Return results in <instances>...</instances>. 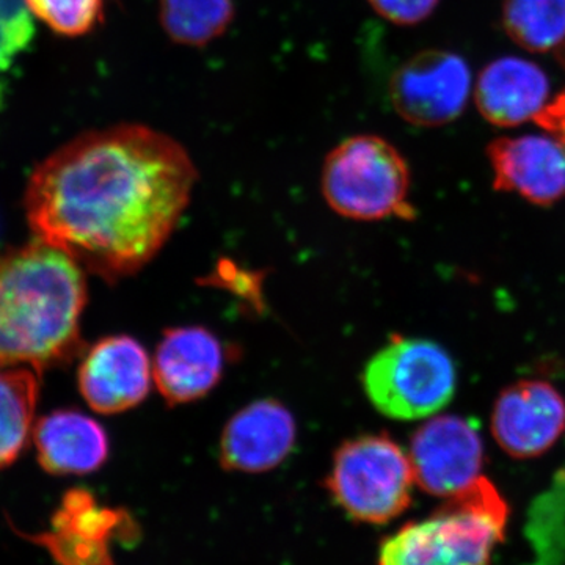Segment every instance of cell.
<instances>
[{
    "label": "cell",
    "instance_id": "obj_20",
    "mask_svg": "<svg viewBox=\"0 0 565 565\" xmlns=\"http://www.w3.org/2000/svg\"><path fill=\"white\" fill-rule=\"evenodd\" d=\"M35 35L24 0H0V71L9 68Z\"/></svg>",
    "mask_w": 565,
    "mask_h": 565
},
{
    "label": "cell",
    "instance_id": "obj_10",
    "mask_svg": "<svg viewBox=\"0 0 565 565\" xmlns=\"http://www.w3.org/2000/svg\"><path fill=\"white\" fill-rule=\"evenodd\" d=\"M493 184L539 206L565 196V141L555 134L500 137L489 147Z\"/></svg>",
    "mask_w": 565,
    "mask_h": 565
},
{
    "label": "cell",
    "instance_id": "obj_3",
    "mask_svg": "<svg viewBox=\"0 0 565 565\" xmlns=\"http://www.w3.org/2000/svg\"><path fill=\"white\" fill-rule=\"evenodd\" d=\"M508 519L504 498L482 476L435 514L388 535L377 565H490Z\"/></svg>",
    "mask_w": 565,
    "mask_h": 565
},
{
    "label": "cell",
    "instance_id": "obj_19",
    "mask_svg": "<svg viewBox=\"0 0 565 565\" xmlns=\"http://www.w3.org/2000/svg\"><path fill=\"white\" fill-rule=\"evenodd\" d=\"M31 13L52 31L81 36L102 24L104 0H24Z\"/></svg>",
    "mask_w": 565,
    "mask_h": 565
},
{
    "label": "cell",
    "instance_id": "obj_2",
    "mask_svg": "<svg viewBox=\"0 0 565 565\" xmlns=\"http://www.w3.org/2000/svg\"><path fill=\"white\" fill-rule=\"evenodd\" d=\"M87 300L79 264L39 239L0 259V366L33 370L65 359L79 343Z\"/></svg>",
    "mask_w": 565,
    "mask_h": 565
},
{
    "label": "cell",
    "instance_id": "obj_17",
    "mask_svg": "<svg viewBox=\"0 0 565 565\" xmlns=\"http://www.w3.org/2000/svg\"><path fill=\"white\" fill-rule=\"evenodd\" d=\"M163 32L174 43L200 47L222 36L234 18L233 0H161Z\"/></svg>",
    "mask_w": 565,
    "mask_h": 565
},
{
    "label": "cell",
    "instance_id": "obj_4",
    "mask_svg": "<svg viewBox=\"0 0 565 565\" xmlns=\"http://www.w3.org/2000/svg\"><path fill=\"white\" fill-rule=\"evenodd\" d=\"M321 188L337 214L353 221L414 217L411 172L404 156L384 137H349L327 156Z\"/></svg>",
    "mask_w": 565,
    "mask_h": 565
},
{
    "label": "cell",
    "instance_id": "obj_11",
    "mask_svg": "<svg viewBox=\"0 0 565 565\" xmlns=\"http://www.w3.org/2000/svg\"><path fill=\"white\" fill-rule=\"evenodd\" d=\"M152 367L148 353L129 337H111L88 352L79 371L85 401L104 415L136 407L150 392Z\"/></svg>",
    "mask_w": 565,
    "mask_h": 565
},
{
    "label": "cell",
    "instance_id": "obj_8",
    "mask_svg": "<svg viewBox=\"0 0 565 565\" xmlns=\"http://www.w3.org/2000/svg\"><path fill=\"white\" fill-rule=\"evenodd\" d=\"M408 457L416 484L424 492L449 500L482 478L484 444L471 419L435 416L412 437Z\"/></svg>",
    "mask_w": 565,
    "mask_h": 565
},
{
    "label": "cell",
    "instance_id": "obj_23",
    "mask_svg": "<svg viewBox=\"0 0 565 565\" xmlns=\"http://www.w3.org/2000/svg\"><path fill=\"white\" fill-rule=\"evenodd\" d=\"M0 102H2V87H0Z\"/></svg>",
    "mask_w": 565,
    "mask_h": 565
},
{
    "label": "cell",
    "instance_id": "obj_15",
    "mask_svg": "<svg viewBox=\"0 0 565 565\" xmlns=\"http://www.w3.org/2000/svg\"><path fill=\"white\" fill-rule=\"evenodd\" d=\"M33 438L40 463L52 475L92 473L109 455L103 427L77 412L46 416L36 424Z\"/></svg>",
    "mask_w": 565,
    "mask_h": 565
},
{
    "label": "cell",
    "instance_id": "obj_22",
    "mask_svg": "<svg viewBox=\"0 0 565 565\" xmlns=\"http://www.w3.org/2000/svg\"><path fill=\"white\" fill-rule=\"evenodd\" d=\"M535 122L565 141V92L548 103Z\"/></svg>",
    "mask_w": 565,
    "mask_h": 565
},
{
    "label": "cell",
    "instance_id": "obj_21",
    "mask_svg": "<svg viewBox=\"0 0 565 565\" xmlns=\"http://www.w3.org/2000/svg\"><path fill=\"white\" fill-rule=\"evenodd\" d=\"M375 13L396 25H416L437 10L440 0H367Z\"/></svg>",
    "mask_w": 565,
    "mask_h": 565
},
{
    "label": "cell",
    "instance_id": "obj_12",
    "mask_svg": "<svg viewBox=\"0 0 565 565\" xmlns=\"http://www.w3.org/2000/svg\"><path fill=\"white\" fill-rule=\"evenodd\" d=\"M225 364L221 341L203 327H178L163 333L152 379L169 404H188L217 385Z\"/></svg>",
    "mask_w": 565,
    "mask_h": 565
},
{
    "label": "cell",
    "instance_id": "obj_9",
    "mask_svg": "<svg viewBox=\"0 0 565 565\" xmlns=\"http://www.w3.org/2000/svg\"><path fill=\"white\" fill-rule=\"evenodd\" d=\"M564 433L565 399L546 382H516L505 388L494 404V440L516 459L545 455Z\"/></svg>",
    "mask_w": 565,
    "mask_h": 565
},
{
    "label": "cell",
    "instance_id": "obj_18",
    "mask_svg": "<svg viewBox=\"0 0 565 565\" xmlns=\"http://www.w3.org/2000/svg\"><path fill=\"white\" fill-rule=\"evenodd\" d=\"M503 25L523 50L555 51L565 43V0H503Z\"/></svg>",
    "mask_w": 565,
    "mask_h": 565
},
{
    "label": "cell",
    "instance_id": "obj_7",
    "mask_svg": "<svg viewBox=\"0 0 565 565\" xmlns=\"http://www.w3.org/2000/svg\"><path fill=\"white\" fill-rule=\"evenodd\" d=\"M473 95V76L451 51H423L403 63L390 81V102L408 125L440 128L459 118Z\"/></svg>",
    "mask_w": 565,
    "mask_h": 565
},
{
    "label": "cell",
    "instance_id": "obj_14",
    "mask_svg": "<svg viewBox=\"0 0 565 565\" xmlns=\"http://www.w3.org/2000/svg\"><path fill=\"white\" fill-rule=\"evenodd\" d=\"M473 96L487 121L500 128H514L537 120L548 106L550 81L537 63L505 55L481 71Z\"/></svg>",
    "mask_w": 565,
    "mask_h": 565
},
{
    "label": "cell",
    "instance_id": "obj_16",
    "mask_svg": "<svg viewBox=\"0 0 565 565\" xmlns=\"http://www.w3.org/2000/svg\"><path fill=\"white\" fill-rule=\"evenodd\" d=\"M39 397L36 370L0 366V468L20 456L31 430Z\"/></svg>",
    "mask_w": 565,
    "mask_h": 565
},
{
    "label": "cell",
    "instance_id": "obj_13",
    "mask_svg": "<svg viewBox=\"0 0 565 565\" xmlns=\"http://www.w3.org/2000/svg\"><path fill=\"white\" fill-rule=\"evenodd\" d=\"M296 444V422L277 401H256L226 424L221 462L226 470L263 473L278 467Z\"/></svg>",
    "mask_w": 565,
    "mask_h": 565
},
{
    "label": "cell",
    "instance_id": "obj_6",
    "mask_svg": "<svg viewBox=\"0 0 565 565\" xmlns=\"http://www.w3.org/2000/svg\"><path fill=\"white\" fill-rule=\"evenodd\" d=\"M415 476L411 457L386 435L345 441L333 457L327 489L352 520L385 525L411 505Z\"/></svg>",
    "mask_w": 565,
    "mask_h": 565
},
{
    "label": "cell",
    "instance_id": "obj_1",
    "mask_svg": "<svg viewBox=\"0 0 565 565\" xmlns=\"http://www.w3.org/2000/svg\"><path fill=\"white\" fill-rule=\"evenodd\" d=\"M196 180L180 141L147 126H115L77 137L41 163L25 210L39 239L117 280L158 255Z\"/></svg>",
    "mask_w": 565,
    "mask_h": 565
},
{
    "label": "cell",
    "instance_id": "obj_5",
    "mask_svg": "<svg viewBox=\"0 0 565 565\" xmlns=\"http://www.w3.org/2000/svg\"><path fill=\"white\" fill-rule=\"evenodd\" d=\"M456 364L441 345L419 338H393L363 374L366 396L381 414L401 422L429 418L456 393Z\"/></svg>",
    "mask_w": 565,
    "mask_h": 565
}]
</instances>
